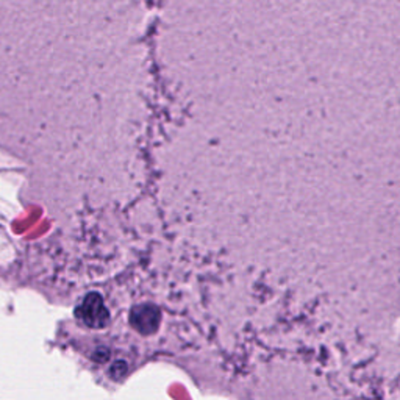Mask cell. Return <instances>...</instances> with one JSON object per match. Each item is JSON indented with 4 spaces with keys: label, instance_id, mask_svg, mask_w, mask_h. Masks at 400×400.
Returning <instances> with one entry per match:
<instances>
[{
    "label": "cell",
    "instance_id": "6da1fadb",
    "mask_svg": "<svg viewBox=\"0 0 400 400\" xmlns=\"http://www.w3.org/2000/svg\"><path fill=\"white\" fill-rule=\"evenodd\" d=\"M75 316L91 328H103L110 321V313L103 303V299L97 292L88 294L77 306Z\"/></svg>",
    "mask_w": 400,
    "mask_h": 400
},
{
    "label": "cell",
    "instance_id": "7a4b0ae2",
    "mask_svg": "<svg viewBox=\"0 0 400 400\" xmlns=\"http://www.w3.org/2000/svg\"><path fill=\"white\" fill-rule=\"evenodd\" d=\"M132 325L142 334H150L158 328L160 311L153 305H139L135 306L130 314Z\"/></svg>",
    "mask_w": 400,
    "mask_h": 400
}]
</instances>
